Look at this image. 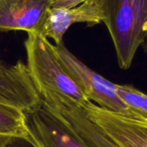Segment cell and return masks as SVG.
Returning a JSON list of instances; mask_svg holds the SVG:
<instances>
[{
  "label": "cell",
  "instance_id": "cell-14",
  "mask_svg": "<svg viewBox=\"0 0 147 147\" xmlns=\"http://www.w3.org/2000/svg\"><path fill=\"white\" fill-rule=\"evenodd\" d=\"M144 34H145V47L147 52V0H145V20H144Z\"/></svg>",
  "mask_w": 147,
  "mask_h": 147
},
{
  "label": "cell",
  "instance_id": "cell-10",
  "mask_svg": "<svg viewBox=\"0 0 147 147\" xmlns=\"http://www.w3.org/2000/svg\"><path fill=\"white\" fill-rule=\"evenodd\" d=\"M0 134L29 137L26 113L0 102Z\"/></svg>",
  "mask_w": 147,
  "mask_h": 147
},
{
  "label": "cell",
  "instance_id": "cell-4",
  "mask_svg": "<svg viewBox=\"0 0 147 147\" xmlns=\"http://www.w3.org/2000/svg\"><path fill=\"white\" fill-rule=\"evenodd\" d=\"M87 116L121 147H147V121L129 118L89 102L83 106Z\"/></svg>",
  "mask_w": 147,
  "mask_h": 147
},
{
  "label": "cell",
  "instance_id": "cell-12",
  "mask_svg": "<svg viewBox=\"0 0 147 147\" xmlns=\"http://www.w3.org/2000/svg\"><path fill=\"white\" fill-rule=\"evenodd\" d=\"M0 147H39L29 137L0 134Z\"/></svg>",
  "mask_w": 147,
  "mask_h": 147
},
{
  "label": "cell",
  "instance_id": "cell-7",
  "mask_svg": "<svg viewBox=\"0 0 147 147\" xmlns=\"http://www.w3.org/2000/svg\"><path fill=\"white\" fill-rule=\"evenodd\" d=\"M41 102L44 107L67 122L90 147H121L87 116L83 105L53 96H42Z\"/></svg>",
  "mask_w": 147,
  "mask_h": 147
},
{
  "label": "cell",
  "instance_id": "cell-13",
  "mask_svg": "<svg viewBox=\"0 0 147 147\" xmlns=\"http://www.w3.org/2000/svg\"><path fill=\"white\" fill-rule=\"evenodd\" d=\"M84 2H94L100 4V0H52V6L75 7Z\"/></svg>",
  "mask_w": 147,
  "mask_h": 147
},
{
  "label": "cell",
  "instance_id": "cell-11",
  "mask_svg": "<svg viewBox=\"0 0 147 147\" xmlns=\"http://www.w3.org/2000/svg\"><path fill=\"white\" fill-rule=\"evenodd\" d=\"M118 96L143 121H147V95L130 85L116 84Z\"/></svg>",
  "mask_w": 147,
  "mask_h": 147
},
{
  "label": "cell",
  "instance_id": "cell-3",
  "mask_svg": "<svg viewBox=\"0 0 147 147\" xmlns=\"http://www.w3.org/2000/svg\"><path fill=\"white\" fill-rule=\"evenodd\" d=\"M55 50L67 71L90 102L101 108L121 114L129 118L143 121L118 96L116 84L104 78L92 71L63 44L54 45Z\"/></svg>",
  "mask_w": 147,
  "mask_h": 147
},
{
  "label": "cell",
  "instance_id": "cell-5",
  "mask_svg": "<svg viewBox=\"0 0 147 147\" xmlns=\"http://www.w3.org/2000/svg\"><path fill=\"white\" fill-rule=\"evenodd\" d=\"M26 116L29 136L39 147H90L67 122L42 104Z\"/></svg>",
  "mask_w": 147,
  "mask_h": 147
},
{
  "label": "cell",
  "instance_id": "cell-8",
  "mask_svg": "<svg viewBox=\"0 0 147 147\" xmlns=\"http://www.w3.org/2000/svg\"><path fill=\"white\" fill-rule=\"evenodd\" d=\"M103 21L102 7L97 3L84 2L75 7L51 6L47 11L41 34L52 39L55 45L63 44V38L74 23L84 22L88 26L96 25Z\"/></svg>",
  "mask_w": 147,
  "mask_h": 147
},
{
  "label": "cell",
  "instance_id": "cell-2",
  "mask_svg": "<svg viewBox=\"0 0 147 147\" xmlns=\"http://www.w3.org/2000/svg\"><path fill=\"white\" fill-rule=\"evenodd\" d=\"M102 22L113 40L120 67L132 65L138 48L145 42V0H100Z\"/></svg>",
  "mask_w": 147,
  "mask_h": 147
},
{
  "label": "cell",
  "instance_id": "cell-6",
  "mask_svg": "<svg viewBox=\"0 0 147 147\" xmlns=\"http://www.w3.org/2000/svg\"><path fill=\"white\" fill-rule=\"evenodd\" d=\"M0 102L25 113L41 106L40 96L33 84L27 65L22 61L9 65L0 60Z\"/></svg>",
  "mask_w": 147,
  "mask_h": 147
},
{
  "label": "cell",
  "instance_id": "cell-9",
  "mask_svg": "<svg viewBox=\"0 0 147 147\" xmlns=\"http://www.w3.org/2000/svg\"><path fill=\"white\" fill-rule=\"evenodd\" d=\"M52 0H0V31L41 34Z\"/></svg>",
  "mask_w": 147,
  "mask_h": 147
},
{
  "label": "cell",
  "instance_id": "cell-1",
  "mask_svg": "<svg viewBox=\"0 0 147 147\" xmlns=\"http://www.w3.org/2000/svg\"><path fill=\"white\" fill-rule=\"evenodd\" d=\"M24 44L28 73L40 96L53 95L80 105L90 102L67 71L54 45L47 38L41 34L30 32Z\"/></svg>",
  "mask_w": 147,
  "mask_h": 147
}]
</instances>
